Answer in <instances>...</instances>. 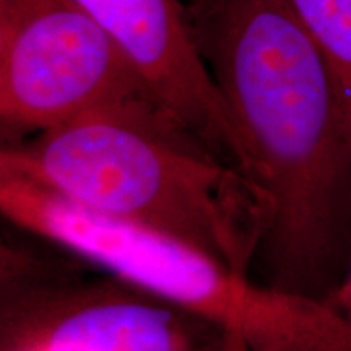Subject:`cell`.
I'll return each mask as SVG.
<instances>
[{"instance_id": "6da1fadb", "label": "cell", "mask_w": 351, "mask_h": 351, "mask_svg": "<svg viewBox=\"0 0 351 351\" xmlns=\"http://www.w3.org/2000/svg\"><path fill=\"white\" fill-rule=\"evenodd\" d=\"M195 33L262 210L252 270L326 300L351 265V140L327 59L289 0H217Z\"/></svg>"}, {"instance_id": "7a4b0ae2", "label": "cell", "mask_w": 351, "mask_h": 351, "mask_svg": "<svg viewBox=\"0 0 351 351\" xmlns=\"http://www.w3.org/2000/svg\"><path fill=\"white\" fill-rule=\"evenodd\" d=\"M0 173L90 212L166 232L252 274L263 217L251 186L152 99L95 109L5 143Z\"/></svg>"}, {"instance_id": "3957f363", "label": "cell", "mask_w": 351, "mask_h": 351, "mask_svg": "<svg viewBox=\"0 0 351 351\" xmlns=\"http://www.w3.org/2000/svg\"><path fill=\"white\" fill-rule=\"evenodd\" d=\"M0 208L21 230L249 351H351V324L324 300L269 287L166 232L90 212L8 173H0Z\"/></svg>"}, {"instance_id": "277c9868", "label": "cell", "mask_w": 351, "mask_h": 351, "mask_svg": "<svg viewBox=\"0 0 351 351\" xmlns=\"http://www.w3.org/2000/svg\"><path fill=\"white\" fill-rule=\"evenodd\" d=\"M138 99L155 101L78 0H0V124L7 143Z\"/></svg>"}, {"instance_id": "5b68a950", "label": "cell", "mask_w": 351, "mask_h": 351, "mask_svg": "<svg viewBox=\"0 0 351 351\" xmlns=\"http://www.w3.org/2000/svg\"><path fill=\"white\" fill-rule=\"evenodd\" d=\"M109 33L158 104L226 163L243 150L182 0H78ZM243 174V173H241Z\"/></svg>"}, {"instance_id": "8992f818", "label": "cell", "mask_w": 351, "mask_h": 351, "mask_svg": "<svg viewBox=\"0 0 351 351\" xmlns=\"http://www.w3.org/2000/svg\"><path fill=\"white\" fill-rule=\"evenodd\" d=\"M200 322L148 296H109L57 309L8 337L5 351H208L191 324Z\"/></svg>"}, {"instance_id": "52a82bcc", "label": "cell", "mask_w": 351, "mask_h": 351, "mask_svg": "<svg viewBox=\"0 0 351 351\" xmlns=\"http://www.w3.org/2000/svg\"><path fill=\"white\" fill-rule=\"evenodd\" d=\"M327 59L351 140V0H289Z\"/></svg>"}, {"instance_id": "ba28073f", "label": "cell", "mask_w": 351, "mask_h": 351, "mask_svg": "<svg viewBox=\"0 0 351 351\" xmlns=\"http://www.w3.org/2000/svg\"><path fill=\"white\" fill-rule=\"evenodd\" d=\"M326 302L333 311H337L346 322L351 324V265L343 280L339 283V287L327 296Z\"/></svg>"}, {"instance_id": "9c48e42d", "label": "cell", "mask_w": 351, "mask_h": 351, "mask_svg": "<svg viewBox=\"0 0 351 351\" xmlns=\"http://www.w3.org/2000/svg\"><path fill=\"white\" fill-rule=\"evenodd\" d=\"M182 2L186 3L189 16H191L192 25L195 28L210 15L217 0H182Z\"/></svg>"}, {"instance_id": "30bf717a", "label": "cell", "mask_w": 351, "mask_h": 351, "mask_svg": "<svg viewBox=\"0 0 351 351\" xmlns=\"http://www.w3.org/2000/svg\"><path fill=\"white\" fill-rule=\"evenodd\" d=\"M208 351H249L243 341L230 335H219Z\"/></svg>"}]
</instances>
